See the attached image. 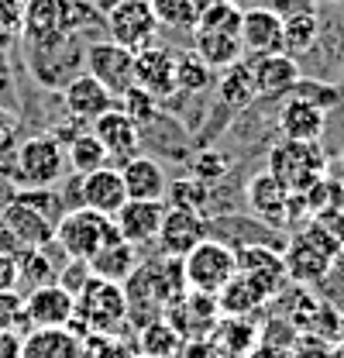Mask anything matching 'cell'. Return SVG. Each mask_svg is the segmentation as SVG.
Returning a JSON list of instances; mask_svg holds the SVG:
<instances>
[{"mask_svg":"<svg viewBox=\"0 0 344 358\" xmlns=\"http://www.w3.org/2000/svg\"><path fill=\"white\" fill-rule=\"evenodd\" d=\"M73 313H76V296L66 293L59 282L35 286L24 296V331H31V327H69Z\"/></svg>","mask_w":344,"mask_h":358,"instance_id":"7c38bea8","label":"cell"},{"mask_svg":"<svg viewBox=\"0 0 344 358\" xmlns=\"http://www.w3.org/2000/svg\"><path fill=\"white\" fill-rule=\"evenodd\" d=\"M89 131L103 145V152H107V159H110L114 166H124L128 159L138 155V148H141V128L131 121L117 103H114L110 110H103V114L89 124Z\"/></svg>","mask_w":344,"mask_h":358,"instance_id":"8fae6325","label":"cell"},{"mask_svg":"<svg viewBox=\"0 0 344 358\" xmlns=\"http://www.w3.org/2000/svg\"><path fill=\"white\" fill-rule=\"evenodd\" d=\"M62 103L69 110V117L83 121V124H93L103 110H110L117 100L103 90V83H96L89 73H76L66 87H62Z\"/></svg>","mask_w":344,"mask_h":358,"instance_id":"44dd1931","label":"cell"},{"mask_svg":"<svg viewBox=\"0 0 344 358\" xmlns=\"http://www.w3.org/2000/svg\"><path fill=\"white\" fill-rule=\"evenodd\" d=\"M0 217L7 221L10 234L17 238L21 248H52V241H55V221H52L48 214H42L38 207H31V203L10 196V200L3 203Z\"/></svg>","mask_w":344,"mask_h":358,"instance_id":"e0dca14e","label":"cell"},{"mask_svg":"<svg viewBox=\"0 0 344 358\" xmlns=\"http://www.w3.org/2000/svg\"><path fill=\"white\" fill-rule=\"evenodd\" d=\"M203 238H210V224L200 210H182V207H166L162 227H159V248L162 255L182 259L189 248H196Z\"/></svg>","mask_w":344,"mask_h":358,"instance_id":"4fadbf2b","label":"cell"},{"mask_svg":"<svg viewBox=\"0 0 344 358\" xmlns=\"http://www.w3.org/2000/svg\"><path fill=\"white\" fill-rule=\"evenodd\" d=\"M21 358H83V341L73 327H31L21 334Z\"/></svg>","mask_w":344,"mask_h":358,"instance_id":"cb8c5ba5","label":"cell"},{"mask_svg":"<svg viewBox=\"0 0 344 358\" xmlns=\"http://www.w3.org/2000/svg\"><path fill=\"white\" fill-rule=\"evenodd\" d=\"M241 48L252 55H268V52H282V17L268 7H248L241 14Z\"/></svg>","mask_w":344,"mask_h":358,"instance_id":"603a6c76","label":"cell"},{"mask_svg":"<svg viewBox=\"0 0 344 358\" xmlns=\"http://www.w3.org/2000/svg\"><path fill=\"white\" fill-rule=\"evenodd\" d=\"M179 358H224V355L217 352V345L210 338H189V341H182Z\"/></svg>","mask_w":344,"mask_h":358,"instance_id":"c3c4849f","label":"cell"},{"mask_svg":"<svg viewBox=\"0 0 344 358\" xmlns=\"http://www.w3.org/2000/svg\"><path fill=\"white\" fill-rule=\"evenodd\" d=\"M162 317L182 334V341H189V338H210L214 324L220 320V310H217V296L186 289L175 303L166 307Z\"/></svg>","mask_w":344,"mask_h":358,"instance_id":"5bb4252c","label":"cell"},{"mask_svg":"<svg viewBox=\"0 0 344 358\" xmlns=\"http://www.w3.org/2000/svg\"><path fill=\"white\" fill-rule=\"evenodd\" d=\"M261 303H268V296L261 293V286H255L241 272H234L224 282V289L217 293V310H220V317H252Z\"/></svg>","mask_w":344,"mask_h":358,"instance_id":"4316f807","label":"cell"},{"mask_svg":"<svg viewBox=\"0 0 344 358\" xmlns=\"http://www.w3.org/2000/svg\"><path fill=\"white\" fill-rule=\"evenodd\" d=\"M245 358H289V352H279V348H268V345H255Z\"/></svg>","mask_w":344,"mask_h":358,"instance_id":"f5cc1de1","label":"cell"},{"mask_svg":"<svg viewBox=\"0 0 344 358\" xmlns=\"http://www.w3.org/2000/svg\"><path fill=\"white\" fill-rule=\"evenodd\" d=\"M10 289H17V262L14 255L0 252V293H10Z\"/></svg>","mask_w":344,"mask_h":358,"instance_id":"681fc988","label":"cell"},{"mask_svg":"<svg viewBox=\"0 0 344 358\" xmlns=\"http://www.w3.org/2000/svg\"><path fill=\"white\" fill-rule=\"evenodd\" d=\"M193 52H196L210 69H227V66L241 62V55H245L238 35H227V31H203V28L193 31Z\"/></svg>","mask_w":344,"mask_h":358,"instance_id":"f1b7e54d","label":"cell"},{"mask_svg":"<svg viewBox=\"0 0 344 358\" xmlns=\"http://www.w3.org/2000/svg\"><path fill=\"white\" fill-rule=\"evenodd\" d=\"M83 73H89L96 83H103V90L117 100L121 93L134 87V52L110 38L89 42L83 48Z\"/></svg>","mask_w":344,"mask_h":358,"instance_id":"30bf717a","label":"cell"},{"mask_svg":"<svg viewBox=\"0 0 344 358\" xmlns=\"http://www.w3.org/2000/svg\"><path fill=\"white\" fill-rule=\"evenodd\" d=\"M275 124H279L282 138H289V141H320L324 128H327V110H320L317 103L289 93L279 107Z\"/></svg>","mask_w":344,"mask_h":358,"instance_id":"ffe728a7","label":"cell"},{"mask_svg":"<svg viewBox=\"0 0 344 358\" xmlns=\"http://www.w3.org/2000/svg\"><path fill=\"white\" fill-rule=\"evenodd\" d=\"M317 42H320V17H317V10L282 21V52L293 55L296 62L303 55H310L317 48Z\"/></svg>","mask_w":344,"mask_h":358,"instance_id":"1f68e13d","label":"cell"},{"mask_svg":"<svg viewBox=\"0 0 344 358\" xmlns=\"http://www.w3.org/2000/svg\"><path fill=\"white\" fill-rule=\"evenodd\" d=\"M14 262H17V286L35 289V286H45V282H55L48 248H17Z\"/></svg>","mask_w":344,"mask_h":358,"instance_id":"d590c367","label":"cell"},{"mask_svg":"<svg viewBox=\"0 0 344 358\" xmlns=\"http://www.w3.org/2000/svg\"><path fill=\"white\" fill-rule=\"evenodd\" d=\"M265 173L282 189L303 193L327 173V152L320 148V141H289V138H282L279 145H272Z\"/></svg>","mask_w":344,"mask_h":358,"instance_id":"277c9868","label":"cell"},{"mask_svg":"<svg viewBox=\"0 0 344 358\" xmlns=\"http://www.w3.org/2000/svg\"><path fill=\"white\" fill-rule=\"evenodd\" d=\"M134 83L148 90L159 103L169 100L175 90V52L166 45H148L141 52H134Z\"/></svg>","mask_w":344,"mask_h":358,"instance_id":"2e32d148","label":"cell"},{"mask_svg":"<svg viewBox=\"0 0 344 358\" xmlns=\"http://www.w3.org/2000/svg\"><path fill=\"white\" fill-rule=\"evenodd\" d=\"M238 272L248 275L255 286H261V293L272 300L286 279V266H282V252H272L268 245H241L234 252Z\"/></svg>","mask_w":344,"mask_h":358,"instance_id":"d6986e66","label":"cell"},{"mask_svg":"<svg viewBox=\"0 0 344 358\" xmlns=\"http://www.w3.org/2000/svg\"><path fill=\"white\" fill-rule=\"evenodd\" d=\"M268 10H275L286 21V17H296V14H313L317 0H268Z\"/></svg>","mask_w":344,"mask_h":358,"instance_id":"7dc6e473","label":"cell"},{"mask_svg":"<svg viewBox=\"0 0 344 358\" xmlns=\"http://www.w3.org/2000/svg\"><path fill=\"white\" fill-rule=\"evenodd\" d=\"M214 87V69L193 52H175V90L182 93H203V90Z\"/></svg>","mask_w":344,"mask_h":358,"instance_id":"e575fe53","label":"cell"},{"mask_svg":"<svg viewBox=\"0 0 344 358\" xmlns=\"http://www.w3.org/2000/svg\"><path fill=\"white\" fill-rule=\"evenodd\" d=\"M66 173V145L55 134H31L10 155V182L17 189H48Z\"/></svg>","mask_w":344,"mask_h":358,"instance_id":"7a4b0ae2","label":"cell"},{"mask_svg":"<svg viewBox=\"0 0 344 358\" xmlns=\"http://www.w3.org/2000/svg\"><path fill=\"white\" fill-rule=\"evenodd\" d=\"M331 3H344V0H331Z\"/></svg>","mask_w":344,"mask_h":358,"instance_id":"6f0895ef","label":"cell"},{"mask_svg":"<svg viewBox=\"0 0 344 358\" xmlns=\"http://www.w3.org/2000/svg\"><path fill=\"white\" fill-rule=\"evenodd\" d=\"M341 255H344V245H341Z\"/></svg>","mask_w":344,"mask_h":358,"instance_id":"680465c9","label":"cell"},{"mask_svg":"<svg viewBox=\"0 0 344 358\" xmlns=\"http://www.w3.org/2000/svg\"><path fill=\"white\" fill-rule=\"evenodd\" d=\"M338 255H341V241L331 238L317 221H310L303 231L293 234L289 248L282 252L286 279H293V282H317V279H324L334 268Z\"/></svg>","mask_w":344,"mask_h":358,"instance_id":"3957f363","label":"cell"},{"mask_svg":"<svg viewBox=\"0 0 344 358\" xmlns=\"http://www.w3.org/2000/svg\"><path fill=\"white\" fill-rule=\"evenodd\" d=\"M217 96H220V103L231 107V110L252 107V100L258 96L255 80H252V66H248V62H234V66L220 69V76H217Z\"/></svg>","mask_w":344,"mask_h":358,"instance_id":"f546056e","label":"cell"},{"mask_svg":"<svg viewBox=\"0 0 344 358\" xmlns=\"http://www.w3.org/2000/svg\"><path fill=\"white\" fill-rule=\"evenodd\" d=\"M66 166L76 173V176H86V173H96L103 166H110L103 145L93 138V131H80L69 145H66Z\"/></svg>","mask_w":344,"mask_h":358,"instance_id":"836d02e7","label":"cell"},{"mask_svg":"<svg viewBox=\"0 0 344 358\" xmlns=\"http://www.w3.org/2000/svg\"><path fill=\"white\" fill-rule=\"evenodd\" d=\"M289 93H293V96H303V100H310V103H317L320 110H331V107L341 103V90L338 87H327V83H320V80H306V76H300L296 87L289 90Z\"/></svg>","mask_w":344,"mask_h":358,"instance_id":"60d3db41","label":"cell"},{"mask_svg":"<svg viewBox=\"0 0 344 358\" xmlns=\"http://www.w3.org/2000/svg\"><path fill=\"white\" fill-rule=\"evenodd\" d=\"M128 324V296L124 286L107 282V279H89L76 293V313H73V331L86 334H117Z\"/></svg>","mask_w":344,"mask_h":358,"instance_id":"6da1fadb","label":"cell"},{"mask_svg":"<svg viewBox=\"0 0 344 358\" xmlns=\"http://www.w3.org/2000/svg\"><path fill=\"white\" fill-rule=\"evenodd\" d=\"M138 352L141 358H179L182 352V334L172 327L166 317H155L141 324L138 331Z\"/></svg>","mask_w":344,"mask_h":358,"instance_id":"4dcf8cb0","label":"cell"},{"mask_svg":"<svg viewBox=\"0 0 344 358\" xmlns=\"http://www.w3.org/2000/svg\"><path fill=\"white\" fill-rule=\"evenodd\" d=\"M121 179H124V193L128 200H166V169L148 159V155H134L121 166Z\"/></svg>","mask_w":344,"mask_h":358,"instance_id":"d4e9b609","label":"cell"},{"mask_svg":"<svg viewBox=\"0 0 344 358\" xmlns=\"http://www.w3.org/2000/svg\"><path fill=\"white\" fill-rule=\"evenodd\" d=\"M134 268H138V248L128 245L121 234L110 238V241L89 259V272H93L96 279H107V282H117V286L128 282V275Z\"/></svg>","mask_w":344,"mask_h":358,"instance_id":"484cf974","label":"cell"},{"mask_svg":"<svg viewBox=\"0 0 344 358\" xmlns=\"http://www.w3.org/2000/svg\"><path fill=\"white\" fill-rule=\"evenodd\" d=\"M303 203H306L310 217L320 214V210H344V182L338 176L324 173L310 189H303Z\"/></svg>","mask_w":344,"mask_h":358,"instance_id":"8d00e7d4","label":"cell"},{"mask_svg":"<svg viewBox=\"0 0 344 358\" xmlns=\"http://www.w3.org/2000/svg\"><path fill=\"white\" fill-rule=\"evenodd\" d=\"M76 196H80V207L96 210V214H103V217H114V214L128 203L121 169L103 166V169H96V173L80 176L76 179Z\"/></svg>","mask_w":344,"mask_h":358,"instance_id":"9a60e30c","label":"cell"},{"mask_svg":"<svg viewBox=\"0 0 344 358\" xmlns=\"http://www.w3.org/2000/svg\"><path fill=\"white\" fill-rule=\"evenodd\" d=\"M0 358H21V331H0Z\"/></svg>","mask_w":344,"mask_h":358,"instance_id":"f907efd6","label":"cell"},{"mask_svg":"<svg viewBox=\"0 0 344 358\" xmlns=\"http://www.w3.org/2000/svg\"><path fill=\"white\" fill-rule=\"evenodd\" d=\"M210 341L224 358H245L258 345V327L248 317H220L210 331Z\"/></svg>","mask_w":344,"mask_h":358,"instance_id":"83f0119b","label":"cell"},{"mask_svg":"<svg viewBox=\"0 0 344 358\" xmlns=\"http://www.w3.org/2000/svg\"><path fill=\"white\" fill-rule=\"evenodd\" d=\"M248 66H252V80H255L258 96H286L300 80V62L286 52L255 55Z\"/></svg>","mask_w":344,"mask_h":358,"instance_id":"7402d4cb","label":"cell"},{"mask_svg":"<svg viewBox=\"0 0 344 358\" xmlns=\"http://www.w3.org/2000/svg\"><path fill=\"white\" fill-rule=\"evenodd\" d=\"M0 331H24V296L17 289L0 293Z\"/></svg>","mask_w":344,"mask_h":358,"instance_id":"7bdbcfd3","label":"cell"},{"mask_svg":"<svg viewBox=\"0 0 344 358\" xmlns=\"http://www.w3.org/2000/svg\"><path fill=\"white\" fill-rule=\"evenodd\" d=\"M89 279H93V272H89V262H83V259H69L62 272H55V282H59L66 293H73V296L83 289Z\"/></svg>","mask_w":344,"mask_h":358,"instance_id":"f6af8a7d","label":"cell"},{"mask_svg":"<svg viewBox=\"0 0 344 358\" xmlns=\"http://www.w3.org/2000/svg\"><path fill=\"white\" fill-rule=\"evenodd\" d=\"M7 48H0V90L7 87V55H3Z\"/></svg>","mask_w":344,"mask_h":358,"instance_id":"db71d44e","label":"cell"},{"mask_svg":"<svg viewBox=\"0 0 344 358\" xmlns=\"http://www.w3.org/2000/svg\"><path fill=\"white\" fill-rule=\"evenodd\" d=\"M117 100H121L117 107H121V110L128 114V117L134 121V124H138V128H141V124H152V121L159 117V100H155V96H152L148 90H141L138 83H134L128 93H121Z\"/></svg>","mask_w":344,"mask_h":358,"instance_id":"ab89813d","label":"cell"},{"mask_svg":"<svg viewBox=\"0 0 344 358\" xmlns=\"http://www.w3.org/2000/svg\"><path fill=\"white\" fill-rule=\"evenodd\" d=\"M338 90H341V100H344V76H341V87H338Z\"/></svg>","mask_w":344,"mask_h":358,"instance_id":"9f6ffc18","label":"cell"},{"mask_svg":"<svg viewBox=\"0 0 344 358\" xmlns=\"http://www.w3.org/2000/svg\"><path fill=\"white\" fill-rule=\"evenodd\" d=\"M241 14H245V10H241L234 0H214V3L203 7L196 28H203V31H227V35H238V31H241ZM196 28H193V31H196Z\"/></svg>","mask_w":344,"mask_h":358,"instance_id":"74e56055","label":"cell"},{"mask_svg":"<svg viewBox=\"0 0 344 358\" xmlns=\"http://www.w3.org/2000/svg\"><path fill=\"white\" fill-rule=\"evenodd\" d=\"M24 28V0H0V48L21 38Z\"/></svg>","mask_w":344,"mask_h":358,"instance_id":"b9f144b4","label":"cell"},{"mask_svg":"<svg viewBox=\"0 0 344 358\" xmlns=\"http://www.w3.org/2000/svg\"><path fill=\"white\" fill-rule=\"evenodd\" d=\"M338 179L344 182V152H341V162H338Z\"/></svg>","mask_w":344,"mask_h":358,"instance_id":"11a10c76","label":"cell"},{"mask_svg":"<svg viewBox=\"0 0 344 358\" xmlns=\"http://www.w3.org/2000/svg\"><path fill=\"white\" fill-rule=\"evenodd\" d=\"M245 196H248V210H252L261 224H268V227H289V224H296V217H306V221H310V210H306V203H303V193L282 189L268 173L252 176Z\"/></svg>","mask_w":344,"mask_h":358,"instance_id":"ba28073f","label":"cell"},{"mask_svg":"<svg viewBox=\"0 0 344 358\" xmlns=\"http://www.w3.org/2000/svg\"><path fill=\"white\" fill-rule=\"evenodd\" d=\"M103 28L110 31V42L124 45L131 52L155 45L159 35V21L148 0H114L103 10Z\"/></svg>","mask_w":344,"mask_h":358,"instance_id":"9c48e42d","label":"cell"},{"mask_svg":"<svg viewBox=\"0 0 344 358\" xmlns=\"http://www.w3.org/2000/svg\"><path fill=\"white\" fill-rule=\"evenodd\" d=\"M28 48V69L42 87H66L83 62V52L76 45V35H59L45 42H24Z\"/></svg>","mask_w":344,"mask_h":358,"instance_id":"52a82bcc","label":"cell"},{"mask_svg":"<svg viewBox=\"0 0 344 358\" xmlns=\"http://www.w3.org/2000/svg\"><path fill=\"white\" fill-rule=\"evenodd\" d=\"M231 169V162H227V155H220V152H200L196 159H193V179H200V182H214L220 179L224 173Z\"/></svg>","mask_w":344,"mask_h":358,"instance_id":"ee69618b","label":"cell"},{"mask_svg":"<svg viewBox=\"0 0 344 358\" xmlns=\"http://www.w3.org/2000/svg\"><path fill=\"white\" fill-rule=\"evenodd\" d=\"M14 148H17V117L0 107V159L14 155Z\"/></svg>","mask_w":344,"mask_h":358,"instance_id":"bcb514c9","label":"cell"},{"mask_svg":"<svg viewBox=\"0 0 344 358\" xmlns=\"http://www.w3.org/2000/svg\"><path fill=\"white\" fill-rule=\"evenodd\" d=\"M152 10H155V21L159 28H169V31H193L203 7L214 3V0H148Z\"/></svg>","mask_w":344,"mask_h":358,"instance_id":"d6a6232c","label":"cell"},{"mask_svg":"<svg viewBox=\"0 0 344 358\" xmlns=\"http://www.w3.org/2000/svg\"><path fill=\"white\" fill-rule=\"evenodd\" d=\"M234 272H238L234 248L224 245V241H217V238H203L196 248H189L182 255L186 289H196V293H207V296H217Z\"/></svg>","mask_w":344,"mask_h":358,"instance_id":"8992f818","label":"cell"},{"mask_svg":"<svg viewBox=\"0 0 344 358\" xmlns=\"http://www.w3.org/2000/svg\"><path fill=\"white\" fill-rule=\"evenodd\" d=\"M17 248H21V245H17V238L10 234V227H7V221L0 217V252H3V255H14Z\"/></svg>","mask_w":344,"mask_h":358,"instance_id":"816d5d0a","label":"cell"},{"mask_svg":"<svg viewBox=\"0 0 344 358\" xmlns=\"http://www.w3.org/2000/svg\"><path fill=\"white\" fill-rule=\"evenodd\" d=\"M110 238H117L114 217H103V214L86 210V207H69L55 221V241L52 245H59L69 259L89 262Z\"/></svg>","mask_w":344,"mask_h":358,"instance_id":"5b68a950","label":"cell"},{"mask_svg":"<svg viewBox=\"0 0 344 358\" xmlns=\"http://www.w3.org/2000/svg\"><path fill=\"white\" fill-rule=\"evenodd\" d=\"M162 214H166V200H128L117 214H114V227L128 245H148L159 238L162 227Z\"/></svg>","mask_w":344,"mask_h":358,"instance_id":"ac0fdd59","label":"cell"},{"mask_svg":"<svg viewBox=\"0 0 344 358\" xmlns=\"http://www.w3.org/2000/svg\"><path fill=\"white\" fill-rule=\"evenodd\" d=\"M210 193H207V182L193 176H182V179H172L166 186V207H182V210H200L207 207Z\"/></svg>","mask_w":344,"mask_h":358,"instance_id":"f35d334b","label":"cell"}]
</instances>
